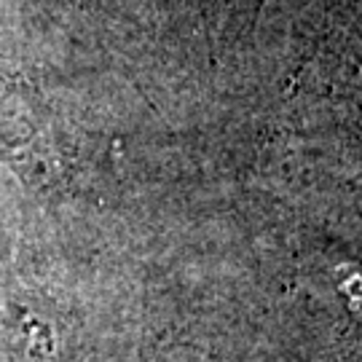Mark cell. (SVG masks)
<instances>
[{
  "label": "cell",
  "instance_id": "1",
  "mask_svg": "<svg viewBox=\"0 0 362 362\" xmlns=\"http://www.w3.org/2000/svg\"><path fill=\"white\" fill-rule=\"evenodd\" d=\"M341 290H344V296H346V300H349L351 314L362 322V276H354V279L346 282Z\"/></svg>",
  "mask_w": 362,
  "mask_h": 362
}]
</instances>
